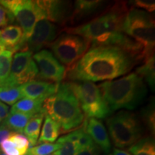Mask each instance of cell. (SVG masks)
Returning <instances> with one entry per match:
<instances>
[{
  "label": "cell",
  "mask_w": 155,
  "mask_h": 155,
  "mask_svg": "<svg viewBox=\"0 0 155 155\" xmlns=\"http://www.w3.org/2000/svg\"><path fill=\"white\" fill-rule=\"evenodd\" d=\"M137 60L121 48L92 45L68 70L72 81L98 82L112 81L131 71Z\"/></svg>",
  "instance_id": "6da1fadb"
},
{
  "label": "cell",
  "mask_w": 155,
  "mask_h": 155,
  "mask_svg": "<svg viewBox=\"0 0 155 155\" xmlns=\"http://www.w3.org/2000/svg\"><path fill=\"white\" fill-rule=\"evenodd\" d=\"M98 87L111 112L123 108L135 109L147 94L144 80L137 73H131L117 80L106 81Z\"/></svg>",
  "instance_id": "7a4b0ae2"
},
{
  "label": "cell",
  "mask_w": 155,
  "mask_h": 155,
  "mask_svg": "<svg viewBox=\"0 0 155 155\" xmlns=\"http://www.w3.org/2000/svg\"><path fill=\"white\" fill-rule=\"evenodd\" d=\"M42 113L61 126V133H66L82 124L84 114L68 83L59 84L57 92L42 103Z\"/></svg>",
  "instance_id": "3957f363"
},
{
  "label": "cell",
  "mask_w": 155,
  "mask_h": 155,
  "mask_svg": "<svg viewBox=\"0 0 155 155\" xmlns=\"http://www.w3.org/2000/svg\"><path fill=\"white\" fill-rule=\"evenodd\" d=\"M122 32L144 47L147 58L154 55V21L147 12L132 9L126 13Z\"/></svg>",
  "instance_id": "277c9868"
},
{
  "label": "cell",
  "mask_w": 155,
  "mask_h": 155,
  "mask_svg": "<svg viewBox=\"0 0 155 155\" xmlns=\"http://www.w3.org/2000/svg\"><path fill=\"white\" fill-rule=\"evenodd\" d=\"M110 137L117 149L131 147L142 136V127L135 114L120 111L106 121Z\"/></svg>",
  "instance_id": "5b68a950"
},
{
  "label": "cell",
  "mask_w": 155,
  "mask_h": 155,
  "mask_svg": "<svg viewBox=\"0 0 155 155\" xmlns=\"http://www.w3.org/2000/svg\"><path fill=\"white\" fill-rule=\"evenodd\" d=\"M126 9L116 6L113 9L86 24L67 30L68 34L82 37L91 42L95 39L108 32H122Z\"/></svg>",
  "instance_id": "8992f818"
},
{
  "label": "cell",
  "mask_w": 155,
  "mask_h": 155,
  "mask_svg": "<svg viewBox=\"0 0 155 155\" xmlns=\"http://www.w3.org/2000/svg\"><path fill=\"white\" fill-rule=\"evenodd\" d=\"M78 101L81 111L89 119H104L112 113L105 102L98 86L92 82L68 83Z\"/></svg>",
  "instance_id": "52a82bcc"
},
{
  "label": "cell",
  "mask_w": 155,
  "mask_h": 155,
  "mask_svg": "<svg viewBox=\"0 0 155 155\" xmlns=\"http://www.w3.org/2000/svg\"><path fill=\"white\" fill-rule=\"evenodd\" d=\"M0 5L13 15L20 25L23 32L22 42L26 44L33 32L37 22L46 19L45 12L38 5L36 1L30 0H4Z\"/></svg>",
  "instance_id": "ba28073f"
},
{
  "label": "cell",
  "mask_w": 155,
  "mask_h": 155,
  "mask_svg": "<svg viewBox=\"0 0 155 155\" xmlns=\"http://www.w3.org/2000/svg\"><path fill=\"white\" fill-rule=\"evenodd\" d=\"M90 41L72 34H63L51 45V49L58 61L71 67L88 51Z\"/></svg>",
  "instance_id": "9c48e42d"
},
{
  "label": "cell",
  "mask_w": 155,
  "mask_h": 155,
  "mask_svg": "<svg viewBox=\"0 0 155 155\" xmlns=\"http://www.w3.org/2000/svg\"><path fill=\"white\" fill-rule=\"evenodd\" d=\"M38 74V68L32 59V52L30 50L18 52L12 58L10 73L3 86H22L33 81Z\"/></svg>",
  "instance_id": "30bf717a"
},
{
  "label": "cell",
  "mask_w": 155,
  "mask_h": 155,
  "mask_svg": "<svg viewBox=\"0 0 155 155\" xmlns=\"http://www.w3.org/2000/svg\"><path fill=\"white\" fill-rule=\"evenodd\" d=\"M33 60L38 64V79L58 84L63 80L65 73V67L49 50L38 52L33 55Z\"/></svg>",
  "instance_id": "8fae6325"
},
{
  "label": "cell",
  "mask_w": 155,
  "mask_h": 155,
  "mask_svg": "<svg viewBox=\"0 0 155 155\" xmlns=\"http://www.w3.org/2000/svg\"><path fill=\"white\" fill-rule=\"evenodd\" d=\"M58 28L47 19H42L35 26L32 35L27 42L30 51L39 52L42 48L53 41L56 38Z\"/></svg>",
  "instance_id": "7c38bea8"
},
{
  "label": "cell",
  "mask_w": 155,
  "mask_h": 155,
  "mask_svg": "<svg viewBox=\"0 0 155 155\" xmlns=\"http://www.w3.org/2000/svg\"><path fill=\"white\" fill-rule=\"evenodd\" d=\"M59 84L44 81H32L19 86L23 98L32 100H45L57 92Z\"/></svg>",
  "instance_id": "4fadbf2b"
},
{
  "label": "cell",
  "mask_w": 155,
  "mask_h": 155,
  "mask_svg": "<svg viewBox=\"0 0 155 155\" xmlns=\"http://www.w3.org/2000/svg\"><path fill=\"white\" fill-rule=\"evenodd\" d=\"M39 7L45 12L46 19L62 24L71 14V5L65 1H36Z\"/></svg>",
  "instance_id": "5bb4252c"
},
{
  "label": "cell",
  "mask_w": 155,
  "mask_h": 155,
  "mask_svg": "<svg viewBox=\"0 0 155 155\" xmlns=\"http://www.w3.org/2000/svg\"><path fill=\"white\" fill-rule=\"evenodd\" d=\"M85 131L91 138L95 144L98 145L105 153L110 152L111 144L105 126L97 119H88L84 123Z\"/></svg>",
  "instance_id": "9a60e30c"
},
{
  "label": "cell",
  "mask_w": 155,
  "mask_h": 155,
  "mask_svg": "<svg viewBox=\"0 0 155 155\" xmlns=\"http://www.w3.org/2000/svg\"><path fill=\"white\" fill-rule=\"evenodd\" d=\"M23 32L20 27L9 25L1 30L0 44L13 53L21 50L25 44L22 42Z\"/></svg>",
  "instance_id": "2e32d148"
},
{
  "label": "cell",
  "mask_w": 155,
  "mask_h": 155,
  "mask_svg": "<svg viewBox=\"0 0 155 155\" xmlns=\"http://www.w3.org/2000/svg\"><path fill=\"white\" fill-rule=\"evenodd\" d=\"M83 127L68 134L61 137L58 139L57 143L61 145L59 150L53 153V155H75L79 150L78 141Z\"/></svg>",
  "instance_id": "e0dca14e"
},
{
  "label": "cell",
  "mask_w": 155,
  "mask_h": 155,
  "mask_svg": "<svg viewBox=\"0 0 155 155\" xmlns=\"http://www.w3.org/2000/svg\"><path fill=\"white\" fill-rule=\"evenodd\" d=\"M61 134V126L55 120L45 115V121L42 126L41 134L38 141V144L52 143L57 140Z\"/></svg>",
  "instance_id": "ac0fdd59"
},
{
  "label": "cell",
  "mask_w": 155,
  "mask_h": 155,
  "mask_svg": "<svg viewBox=\"0 0 155 155\" xmlns=\"http://www.w3.org/2000/svg\"><path fill=\"white\" fill-rule=\"evenodd\" d=\"M45 114L43 113H39L34 115L30 119L23 130V133L25 134V137L28 138L30 143L29 148L36 146L38 144V137L40 136V129Z\"/></svg>",
  "instance_id": "d6986e66"
},
{
  "label": "cell",
  "mask_w": 155,
  "mask_h": 155,
  "mask_svg": "<svg viewBox=\"0 0 155 155\" xmlns=\"http://www.w3.org/2000/svg\"><path fill=\"white\" fill-rule=\"evenodd\" d=\"M33 115L17 112H9L6 119L3 121L2 124L11 131L22 134L25 127Z\"/></svg>",
  "instance_id": "ffe728a7"
},
{
  "label": "cell",
  "mask_w": 155,
  "mask_h": 155,
  "mask_svg": "<svg viewBox=\"0 0 155 155\" xmlns=\"http://www.w3.org/2000/svg\"><path fill=\"white\" fill-rule=\"evenodd\" d=\"M45 100H32L23 98L12 106L10 112H17L26 114L35 115L42 113V105Z\"/></svg>",
  "instance_id": "44dd1931"
},
{
  "label": "cell",
  "mask_w": 155,
  "mask_h": 155,
  "mask_svg": "<svg viewBox=\"0 0 155 155\" xmlns=\"http://www.w3.org/2000/svg\"><path fill=\"white\" fill-rule=\"evenodd\" d=\"M144 65L137 70V73L145 79L151 89L154 91L155 87V71H154V55L144 60Z\"/></svg>",
  "instance_id": "7402d4cb"
},
{
  "label": "cell",
  "mask_w": 155,
  "mask_h": 155,
  "mask_svg": "<svg viewBox=\"0 0 155 155\" xmlns=\"http://www.w3.org/2000/svg\"><path fill=\"white\" fill-rule=\"evenodd\" d=\"M131 155H155L154 141L151 138L139 140L128 148Z\"/></svg>",
  "instance_id": "603a6c76"
},
{
  "label": "cell",
  "mask_w": 155,
  "mask_h": 155,
  "mask_svg": "<svg viewBox=\"0 0 155 155\" xmlns=\"http://www.w3.org/2000/svg\"><path fill=\"white\" fill-rule=\"evenodd\" d=\"M23 98L19 86H0V101L13 106Z\"/></svg>",
  "instance_id": "cb8c5ba5"
},
{
  "label": "cell",
  "mask_w": 155,
  "mask_h": 155,
  "mask_svg": "<svg viewBox=\"0 0 155 155\" xmlns=\"http://www.w3.org/2000/svg\"><path fill=\"white\" fill-rule=\"evenodd\" d=\"M12 56V52L7 50L0 55V86L5 84L10 73Z\"/></svg>",
  "instance_id": "d4e9b609"
},
{
  "label": "cell",
  "mask_w": 155,
  "mask_h": 155,
  "mask_svg": "<svg viewBox=\"0 0 155 155\" xmlns=\"http://www.w3.org/2000/svg\"><path fill=\"white\" fill-rule=\"evenodd\" d=\"M100 1H87V0H78L75 2V16H85L94 12L101 5Z\"/></svg>",
  "instance_id": "484cf974"
},
{
  "label": "cell",
  "mask_w": 155,
  "mask_h": 155,
  "mask_svg": "<svg viewBox=\"0 0 155 155\" xmlns=\"http://www.w3.org/2000/svg\"><path fill=\"white\" fill-rule=\"evenodd\" d=\"M61 147L58 143H42L37 146L29 148L25 155H50L56 152Z\"/></svg>",
  "instance_id": "4316f807"
},
{
  "label": "cell",
  "mask_w": 155,
  "mask_h": 155,
  "mask_svg": "<svg viewBox=\"0 0 155 155\" xmlns=\"http://www.w3.org/2000/svg\"><path fill=\"white\" fill-rule=\"evenodd\" d=\"M7 139L11 141L25 155L30 147V143L28 138L25 135H23L22 134L12 132Z\"/></svg>",
  "instance_id": "83f0119b"
},
{
  "label": "cell",
  "mask_w": 155,
  "mask_h": 155,
  "mask_svg": "<svg viewBox=\"0 0 155 155\" xmlns=\"http://www.w3.org/2000/svg\"><path fill=\"white\" fill-rule=\"evenodd\" d=\"M0 150L6 155H25L8 139H5L0 144Z\"/></svg>",
  "instance_id": "f1b7e54d"
},
{
  "label": "cell",
  "mask_w": 155,
  "mask_h": 155,
  "mask_svg": "<svg viewBox=\"0 0 155 155\" xmlns=\"http://www.w3.org/2000/svg\"><path fill=\"white\" fill-rule=\"evenodd\" d=\"M101 152L100 147L93 141L90 144L81 148L75 155H100Z\"/></svg>",
  "instance_id": "f546056e"
},
{
  "label": "cell",
  "mask_w": 155,
  "mask_h": 155,
  "mask_svg": "<svg viewBox=\"0 0 155 155\" xmlns=\"http://www.w3.org/2000/svg\"><path fill=\"white\" fill-rule=\"evenodd\" d=\"M12 19H14L13 15L0 5V28L7 27L9 22H12Z\"/></svg>",
  "instance_id": "4dcf8cb0"
},
{
  "label": "cell",
  "mask_w": 155,
  "mask_h": 155,
  "mask_svg": "<svg viewBox=\"0 0 155 155\" xmlns=\"http://www.w3.org/2000/svg\"><path fill=\"white\" fill-rule=\"evenodd\" d=\"M154 102L152 104H151L148 106V108H146L144 113V117L146 118L147 123L149 124L151 129H154Z\"/></svg>",
  "instance_id": "1f68e13d"
},
{
  "label": "cell",
  "mask_w": 155,
  "mask_h": 155,
  "mask_svg": "<svg viewBox=\"0 0 155 155\" xmlns=\"http://www.w3.org/2000/svg\"><path fill=\"white\" fill-rule=\"evenodd\" d=\"M134 5L137 6L138 8L144 9L147 11L152 12L155 9L154 1H143V0H137L134 2Z\"/></svg>",
  "instance_id": "d6a6232c"
},
{
  "label": "cell",
  "mask_w": 155,
  "mask_h": 155,
  "mask_svg": "<svg viewBox=\"0 0 155 155\" xmlns=\"http://www.w3.org/2000/svg\"><path fill=\"white\" fill-rule=\"evenodd\" d=\"M13 131H11L8 128H7L5 126L2 124L0 126V144L2 142L5 140V139L8 138L9 134ZM0 153H1V150H0Z\"/></svg>",
  "instance_id": "836d02e7"
},
{
  "label": "cell",
  "mask_w": 155,
  "mask_h": 155,
  "mask_svg": "<svg viewBox=\"0 0 155 155\" xmlns=\"http://www.w3.org/2000/svg\"><path fill=\"white\" fill-rule=\"evenodd\" d=\"M9 114V106L0 101V123L6 119Z\"/></svg>",
  "instance_id": "e575fe53"
},
{
  "label": "cell",
  "mask_w": 155,
  "mask_h": 155,
  "mask_svg": "<svg viewBox=\"0 0 155 155\" xmlns=\"http://www.w3.org/2000/svg\"><path fill=\"white\" fill-rule=\"evenodd\" d=\"M113 155H131L130 153L127 151L120 150V149L114 148L113 151Z\"/></svg>",
  "instance_id": "d590c367"
},
{
  "label": "cell",
  "mask_w": 155,
  "mask_h": 155,
  "mask_svg": "<svg viewBox=\"0 0 155 155\" xmlns=\"http://www.w3.org/2000/svg\"><path fill=\"white\" fill-rule=\"evenodd\" d=\"M5 49H6V48H5V46H3L2 45L0 44V55H1V54L4 51H5Z\"/></svg>",
  "instance_id": "8d00e7d4"
},
{
  "label": "cell",
  "mask_w": 155,
  "mask_h": 155,
  "mask_svg": "<svg viewBox=\"0 0 155 155\" xmlns=\"http://www.w3.org/2000/svg\"><path fill=\"white\" fill-rule=\"evenodd\" d=\"M0 155H6L5 154H2V153H0Z\"/></svg>",
  "instance_id": "74e56055"
},
{
  "label": "cell",
  "mask_w": 155,
  "mask_h": 155,
  "mask_svg": "<svg viewBox=\"0 0 155 155\" xmlns=\"http://www.w3.org/2000/svg\"><path fill=\"white\" fill-rule=\"evenodd\" d=\"M0 34H1V30H0Z\"/></svg>",
  "instance_id": "f35d334b"
},
{
  "label": "cell",
  "mask_w": 155,
  "mask_h": 155,
  "mask_svg": "<svg viewBox=\"0 0 155 155\" xmlns=\"http://www.w3.org/2000/svg\"><path fill=\"white\" fill-rule=\"evenodd\" d=\"M108 155H112V154H108Z\"/></svg>",
  "instance_id": "ab89813d"
},
{
  "label": "cell",
  "mask_w": 155,
  "mask_h": 155,
  "mask_svg": "<svg viewBox=\"0 0 155 155\" xmlns=\"http://www.w3.org/2000/svg\"><path fill=\"white\" fill-rule=\"evenodd\" d=\"M52 155H53V154H52Z\"/></svg>",
  "instance_id": "60d3db41"
}]
</instances>
